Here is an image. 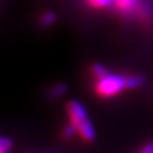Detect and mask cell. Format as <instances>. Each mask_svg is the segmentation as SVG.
Returning a JSON list of instances; mask_svg holds the SVG:
<instances>
[{
    "instance_id": "obj_4",
    "label": "cell",
    "mask_w": 153,
    "mask_h": 153,
    "mask_svg": "<svg viewBox=\"0 0 153 153\" xmlns=\"http://www.w3.org/2000/svg\"><path fill=\"white\" fill-rule=\"evenodd\" d=\"M140 0H115L114 7L123 15L135 13Z\"/></svg>"
},
{
    "instance_id": "obj_3",
    "label": "cell",
    "mask_w": 153,
    "mask_h": 153,
    "mask_svg": "<svg viewBox=\"0 0 153 153\" xmlns=\"http://www.w3.org/2000/svg\"><path fill=\"white\" fill-rule=\"evenodd\" d=\"M76 128V131H78V135L81 137V139L83 141H85V143H93L95 140L96 131L89 117L86 118L82 122H80Z\"/></svg>"
},
{
    "instance_id": "obj_10",
    "label": "cell",
    "mask_w": 153,
    "mask_h": 153,
    "mask_svg": "<svg viewBox=\"0 0 153 153\" xmlns=\"http://www.w3.org/2000/svg\"><path fill=\"white\" fill-rule=\"evenodd\" d=\"M76 134H78L76 128L74 127L70 121L68 122L62 130V137L65 139V140H70V139H72L74 136H76Z\"/></svg>"
},
{
    "instance_id": "obj_2",
    "label": "cell",
    "mask_w": 153,
    "mask_h": 153,
    "mask_svg": "<svg viewBox=\"0 0 153 153\" xmlns=\"http://www.w3.org/2000/svg\"><path fill=\"white\" fill-rule=\"evenodd\" d=\"M66 111L69 121L76 127L80 122L88 118V114L85 106L78 100H69L66 103Z\"/></svg>"
},
{
    "instance_id": "obj_8",
    "label": "cell",
    "mask_w": 153,
    "mask_h": 153,
    "mask_svg": "<svg viewBox=\"0 0 153 153\" xmlns=\"http://www.w3.org/2000/svg\"><path fill=\"white\" fill-rule=\"evenodd\" d=\"M56 14L53 12H45L41 17L38 18V25L42 28H48L51 27L55 22H56Z\"/></svg>"
},
{
    "instance_id": "obj_11",
    "label": "cell",
    "mask_w": 153,
    "mask_h": 153,
    "mask_svg": "<svg viewBox=\"0 0 153 153\" xmlns=\"http://www.w3.org/2000/svg\"><path fill=\"white\" fill-rule=\"evenodd\" d=\"M139 153H153V141L147 143L146 145L140 149Z\"/></svg>"
},
{
    "instance_id": "obj_6",
    "label": "cell",
    "mask_w": 153,
    "mask_h": 153,
    "mask_svg": "<svg viewBox=\"0 0 153 153\" xmlns=\"http://www.w3.org/2000/svg\"><path fill=\"white\" fill-rule=\"evenodd\" d=\"M67 91H68V85L63 82H59L48 89L47 96L50 100H57L61 97H63L67 93Z\"/></svg>"
},
{
    "instance_id": "obj_7",
    "label": "cell",
    "mask_w": 153,
    "mask_h": 153,
    "mask_svg": "<svg viewBox=\"0 0 153 153\" xmlns=\"http://www.w3.org/2000/svg\"><path fill=\"white\" fill-rule=\"evenodd\" d=\"M89 72H91V76L94 78V80L97 81V80H100L104 78L105 76H108L111 71L101 63H94L89 67Z\"/></svg>"
},
{
    "instance_id": "obj_1",
    "label": "cell",
    "mask_w": 153,
    "mask_h": 153,
    "mask_svg": "<svg viewBox=\"0 0 153 153\" xmlns=\"http://www.w3.org/2000/svg\"><path fill=\"white\" fill-rule=\"evenodd\" d=\"M127 91L124 74L110 72L108 76L95 81L94 91L99 98L111 99Z\"/></svg>"
},
{
    "instance_id": "obj_12",
    "label": "cell",
    "mask_w": 153,
    "mask_h": 153,
    "mask_svg": "<svg viewBox=\"0 0 153 153\" xmlns=\"http://www.w3.org/2000/svg\"><path fill=\"white\" fill-rule=\"evenodd\" d=\"M10 151H11V147L0 145V153H10Z\"/></svg>"
},
{
    "instance_id": "obj_5",
    "label": "cell",
    "mask_w": 153,
    "mask_h": 153,
    "mask_svg": "<svg viewBox=\"0 0 153 153\" xmlns=\"http://www.w3.org/2000/svg\"><path fill=\"white\" fill-rule=\"evenodd\" d=\"M124 80H126V87L127 91H135V89L140 88L141 86L146 83V78L143 74H124Z\"/></svg>"
},
{
    "instance_id": "obj_9",
    "label": "cell",
    "mask_w": 153,
    "mask_h": 153,
    "mask_svg": "<svg viewBox=\"0 0 153 153\" xmlns=\"http://www.w3.org/2000/svg\"><path fill=\"white\" fill-rule=\"evenodd\" d=\"M86 2L89 7L93 9L97 10H103L108 9L111 7H114L115 0H86Z\"/></svg>"
}]
</instances>
